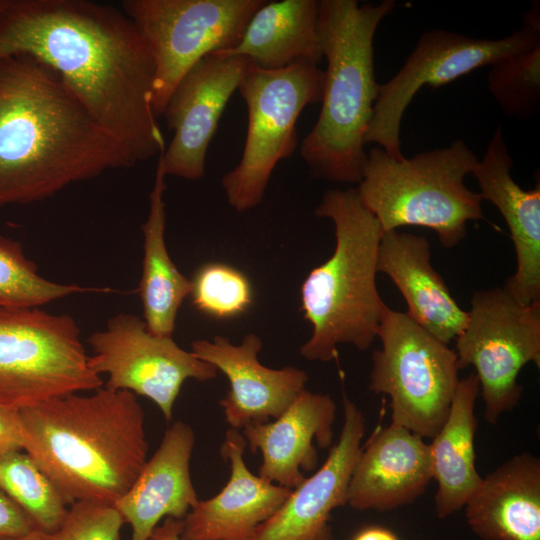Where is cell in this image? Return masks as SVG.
<instances>
[{
	"mask_svg": "<svg viewBox=\"0 0 540 540\" xmlns=\"http://www.w3.org/2000/svg\"><path fill=\"white\" fill-rule=\"evenodd\" d=\"M47 65L135 164L165 150L153 111L155 69L132 20L87 0H8L0 14V59Z\"/></svg>",
	"mask_w": 540,
	"mask_h": 540,
	"instance_id": "obj_1",
	"label": "cell"
},
{
	"mask_svg": "<svg viewBox=\"0 0 540 540\" xmlns=\"http://www.w3.org/2000/svg\"><path fill=\"white\" fill-rule=\"evenodd\" d=\"M134 165L55 71L25 55L0 59V206Z\"/></svg>",
	"mask_w": 540,
	"mask_h": 540,
	"instance_id": "obj_2",
	"label": "cell"
},
{
	"mask_svg": "<svg viewBox=\"0 0 540 540\" xmlns=\"http://www.w3.org/2000/svg\"><path fill=\"white\" fill-rule=\"evenodd\" d=\"M23 450L67 505L114 504L147 462L145 413L136 395L98 388L58 396L19 410Z\"/></svg>",
	"mask_w": 540,
	"mask_h": 540,
	"instance_id": "obj_3",
	"label": "cell"
},
{
	"mask_svg": "<svg viewBox=\"0 0 540 540\" xmlns=\"http://www.w3.org/2000/svg\"><path fill=\"white\" fill-rule=\"evenodd\" d=\"M395 7L394 0L361 5L356 0H320L319 29L327 60L322 106L300 147L315 178L350 184L362 179L367 161L364 138L380 85L374 37Z\"/></svg>",
	"mask_w": 540,
	"mask_h": 540,
	"instance_id": "obj_4",
	"label": "cell"
},
{
	"mask_svg": "<svg viewBox=\"0 0 540 540\" xmlns=\"http://www.w3.org/2000/svg\"><path fill=\"white\" fill-rule=\"evenodd\" d=\"M315 215L333 222L336 245L301 285V310L313 331L300 354L309 361L330 362L337 359L339 344L363 351L377 337L385 306L376 284L384 232L356 188L327 190Z\"/></svg>",
	"mask_w": 540,
	"mask_h": 540,
	"instance_id": "obj_5",
	"label": "cell"
},
{
	"mask_svg": "<svg viewBox=\"0 0 540 540\" xmlns=\"http://www.w3.org/2000/svg\"><path fill=\"white\" fill-rule=\"evenodd\" d=\"M478 161L461 139L402 159L375 147L367 153L356 190L383 232L421 226L434 230L440 243L452 248L465 238L469 221L484 219L480 194L464 182Z\"/></svg>",
	"mask_w": 540,
	"mask_h": 540,
	"instance_id": "obj_6",
	"label": "cell"
},
{
	"mask_svg": "<svg viewBox=\"0 0 540 540\" xmlns=\"http://www.w3.org/2000/svg\"><path fill=\"white\" fill-rule=\"evenodd\" d=\"M103 387L75 319L40 307H0V403L16 409Z\"/></svg>",
	"mask_w": 540,
	"mask_h": 540,
	"instance_id": "obj_7",
	"label": "cell"
},
{
	"mask_svg": "<svg viewBox=\"0 0 540 540\" xmlns=\"http://www.w3.org/2000/svg\"><path fill=\"white\" fill-rule=\"evenodd\" d=\"M324 70L299 63L278 70L249 67L238 91L248 111L242 157L222 178L228 203L243 212L258 206L277 163L297 148L296 123L309 104L321 102Z\"/></svg>",
	"mask_w": 540,
	"mask_h": 540,
	"instance_id": "obj_8",
	"label": "cell"
},
{
	"mask_svg": "<svg viewBox=\"0 0 540 540\" xmlns=\"http://www.w3.org/2000/svg\"><path fill=\"white\" fill-rule=\"evenodd\" d=\"M377 337L382 347L372 354L369 390L389 396L392 423L432 439L460 380L455 351L386 304Z\"/></svg>",
	"mask_w": 540,
	"mask_h": 540,
	"instance_id": "obj_9",
	"label": "cell"
},
{
	"mask_svg": "<svg viewBox=\"0 0 540 540\" xmlns=\"http://www.w3.org/2000/svg\"><path fill=\"white\" fill-rule=\"evenodd\" d=\"M265 0H126L151 54L155 76L152 106L161 117L184 74L208 54L235 47Z\"/></svg>",
	"mask_w": 540,
	"mask_h": 540,
	"instance_id": "obj_10",
	"label": "cell"
},
{
	"mask_svg": "<svg viewBox=\"0 0 540 540\" xmlns=\"http://www.w3.org/2000/svg\"><path fill=\"white\" fill-rule=\"evenodd\" d=\"M540 44L539 5L526 13L524 24L501 39L474 38L442 29L424 32L402 68L379 85L365 144L376 143L396 159L404 158L400 130L405 110L425 85L439 87L483 66Z\"/></svg>",
	"mask_w": 540,
	"mask_h": 540,
	"instance_id": "obj_11",
	"label": "cell"
},
{
	"mask_svg": "<svg viewBox=\"0 0 540 540\" xmlns=\"http://www.w3.org/2000/svg\"><path fill=\"white\" fill-rule=\"evenodd\" d=\"M459 368H475L484 419L497 424L519 403L528 363L540 367V302L523 305L502 287L475 291L468 320L455 338Z\"/></svg>",
	"mask_w": 540,
	"mask_h": 540,
	"instance_id": "obj_12",
	"label": "cell"
},
{
	"mask_svg": "<svg viewBox=\"0 0 540 540\" xmlns=\"http://www.w3.org/2000/svg\"><path fill=\"white\" fill-rule=\"evenodd\" d=\"M87 342L93 351L91 369L100 376L108 374L105 388L149 398L167 421L187 379L204 382L218 373L215 366L179 347L172 336L152 334L135 314L111 317Z\"/></svg>",
	"mask_w": 540,
	"mask_h": 540,
	"instance_id": "obj_13",
	"label": "cell"
},
{
	"mask_svg": "<svg viewBox=\"0 0 540 540\" xmlns=\"http://www.w3.org/2000/svg\"><path fill=\"white\" fill-rule=\"evenodd\" d=\"M251 62L244 56L208 54L180 79L163 115L172 139L159 156L167 175L199 180L219 120Z\"/></svg>",
	"mask_w": 540,
	"mask_h": 540,
	"instance_id": "obj_14",
	"label": "cell"
},
{
	"mask_svg": "<svg viewBox=\"0 0 540 540\" xmlns=\"http://www.w3.org/2000/svg\"><path fill=\"white\" fill-rule=\"evenodd\" d=\"M343 425L323 465L290 495L253 533L250 540H334V509L346 505L352 470L360 454L365 418L342 392Z\"/></svg>",
	"mask_w": 540,
	"mask_h": 540,
	"instance_id": "obj_15",
	"label": "cell"
},
{
	"mask_svg": "<svg viewBox=\"0 0 540 540\" xmlns=\"http://www.w3.org/2000/svg\"><path fill=\"white\" fill-rule=\"evenodd\" d=\"M261 348L262 340L254 333L245 335L240 345L224 336L191 343V352L215 366L229 381V391L220 406L233 429L277 419L305 389L308 375L304 370L264 366L258 360Z\"/></svg>",
	"mask_w": 540,
	"mask_h": 540,
	"instance_id": "obj_16",
	"label": "cell"
},
{
	"mask_svg": "<svg viewBox=\"0 0 540 540\" xmlns=\"http://www.w3.org/2000/svg\"><path fill=\"white\" fill-rule=\"evenodd\" d=\"M431 480L429 444L391 422L375 430L362 446L346 504L359 511H390L417 500Z\"/></svg>",
	"mask_w": 540,
	"mask_h": 540,
	"instance_id": "obj_17",
	"label": "cell"
},
{
	"mask_svg": "<svg viewBox=\"0 0 540 540\" xmlns=\"http://www.w3.org/2000/svg\"><path fill=\"white\" fill-rule=\"evenodd\" d=\"M513 160L498 125L472 174L482 200L491 202L506 222L517 267L502 287L523 305L540 302V182L521 188L511 176Z\"/></svg>",
	"mask_w": 540,
	"mask_h": 540,
	"instance_id": "obj_18",
	"label": "cell"
},
{
	"mask_svg": "<svg viewBox=\"0 0 540 540\" xmlns=\"http://www.w3.org/2000/svg\"><path fill=\"white\" fill-rule=\"evenodd\" d=\"M336 404L329 394L304 389L274 421L250 423L242 435L252 454H262L258 476L294 489L314 471L318 452L332 447Z\"/></svg>",
	"mask_w": 540,
	"mask_h": 540,
	"instance_id": "obj_19",
	"label": "cell"
},
{
	"mask_svg": "<svg viewBox=\"0 0 540 540\" xmlns=\"http://www.w3.org/2000/svg\"><path fill=\"white\" fill-rule=\"evenodd\" d=\"M246 440L230 428L221 445L230 476L212 498L199 501L183 519L181 540H250L290 495L292 489L254 475L244 461Z\"/></svg>",
	"mask_w": 540,
	"mask_h": 540,
	"instance_id": "obj_20",
	"label": "cell"
},
{
	"mask_svg": "<svg viewBox=\"0 0 540 540\" xmlns=\"http://www.w3.org/2000/svg\"><path fill=\"white\" fill-rule=\"evenodd\" d=\"M192 428L176 421L140 474L113 505L132 528L131 540H148L162 519L183 520L199 500L190 475Z\"/></svg>",
	"mask_w": 540,
	"mask_h": 540,
	"instance_id": "obj_21",
	"label": "cell"
},
{
	"mask_svg": "<svg viewBox=\"0 0 540 540\" xmlns=\"http://www.w3.org/2000/svg\"><path fill=\"white\" fill-rule=\"evenodd\" d=\"M430 260V244L424 236L398 230L383 233L377 271L386 274L403 295L405 313L448 345L464 329L468 311L452 297Z\"/></svg>",
	"mask_w": 540,
	"mask_h": 540,
	"instance_id": "obj_22",
	"label": "cell"
},
{
	"mask_svg": "<svg viewBox=\"0 0 540 540\" xmlns=\"http://www.w3.org/2000/svg\"><path fill=\"white\" fill-rule=\"evenodd\" d=\"M483 540H540V460L524 452L482 478L465 506Z\"/></svg>",
	"mask_w": 540,
	"mask_h": 540,
	"instance_id": "obj_23",
	"label": "cell"
},
{
	"mask_svg": "<svg viewBox=\"0 0 540 540\" xmlns=\"http://www.w3.org/2000/svg\"><path fill=\"white\" fill-rule=\"evenodd\" d=\"M320 1H266L250 19L239 43L221 56H244L252 65L278 70L299 63L318 65L323 57Z\"/></svg>",
	"mask_w": 540,
	"mask_h": 540,
	"instance_id": "obj_24",
	"label": "cell"
},
{
	"mask_svg": "<svg viewBox=\"0 0 540 540\" xmlns=\"http://www.w3.org/2000/svg\"><path fill=\"white\" fill-rule=\"evenodd\" d=\"M479 392L475 373L459 380L448 416L429 444L432 479L437 483L435 512L440 519L464 508L482 480L474 445Z\"/></svg>",
	"mask_w": 540,
	"mask_h": 540,
	"instance_id": "obj_25",
	"label": "cell"
},
{
	"mask_svg": "<svg viewBox=\"0 0 540 540\" xmlns=\"http://www.w3.org/2000/svg\"><path fill=\"white\" fill-rule=\"evenodd\" d=\"M165 178L158 157L154 184L149 195V212L142 224L144 256L138 293L148 331L159 336H172L178 311L192 291V281L178 270L167 250Z\"/></svg>",
	"mask_w": 540,
	"mask_h": 540,
	"instance_id": "obj_26",
	"label": "cell"
},
{
	"mask_svg": "<svg viewBox=\"0 0 540 540\" xmlns=\"http://www.w3.org/2000/svg\"><path fill=\"white\" fill-rule=\"evenodd\" d=\"M0 490L45 534L54 533L67 514V503L61 494L32 457L22 450L0 455Z\"/></svg>",
	"mask_w": 540,
	"mask_h": 540,
	"instance_id": "obj_27",
	"label": "cell"
},
{
	"mask_svg": "<svg viewBox=\"0 0 540 540\" xmlns=\"http://www.w3.org/2000/svg\"><path fill=\"white\" fill-rule=\"evenodd\" d=\"M110 291L46 279L18 241L0 234V307H41L75 293Z\"/></svg>",
	"mask_w": 540,
	"mask_h": 540,
	"instance_id": "obj_28",
	"label": "cell"
},
{
	"mask_svg": "<svg viewBox=\"0 0 540 540\" xmlns=\"http://www.w3.org/2000/svg\"><path fill=\"white\" fill-rule=\"evenodd\" d=\"M488 89L509 117L526 120L540 108V44L491 65Z\"/></svg>",
	"mask_w": 540,
	"mask_h": 540,
	"instance_id": "obj_29",
	"label": "cell"
},
{
	"mask_svg": "<svg viewBox=\"0 0 540 540\" xmlns=\"http://www.w3.org/2000/svg\"><path fill=\"white\" fill-rule=\"evenodd\" d=\"M192 281V303L201 313L229 319L244 313L253 301L249 279L240 270L220 262L202 265Z\"/></svg>",
	"mask_w": 540,
	"mask_h": 540,
	"instance_id": "obj_30",
	"label": "cell"
},
{
	"mask_svg": "<svg viewBox=\"0 0 540 540\" xmlns=\"http://www.w3.org/2000/svg\"><path fill=\"white\" fill-rule=\"evenodd\" d=\"M113 504L80 500L72 503L59 528L49 540H120L124 524Z\"/></svg>",
	"mask_w": 540,
	"mask_h": 540,
	"instance_id": "obj_31",
	"label": "cell"
},
{
	"mask_svg": "<svg viewBox=\"0 0 540 540\" xmlns=\"http://www.w3.org/2000/svg\"><path fill=\"white\" fill-rule=\"evenodd\" d=\"M35 529L26 513L0 490V535L18 536Z\"/></svg>",
	"mask_w": 540,
	"mask_h": 540,
	"instance_id": "obj_32",
	"label": "cell"
},
{
	"mask_svg": "<svg viewBox=\"0 0 540 540\" xmlns=\"http://www.w3.org/2000/svg\"><path fill=\"white\" fill-rule=\"evenodd\" d=\"M23 450L19 409L0 403V455Z\"/></svg>",
	"mask_w": 540,
	"mask_h": 540,
	"instance_id": "obj_33",
	"label": "cell"
},
{
	"mask_svg": "<svg viewBox=\"0 0 540 540\" xmlns=\"http://www.w3.org/2000/svg\"><path fill=\"white\" fill-rule=\"evenodd\" d=\"M183 520L167 517L151 533L148 540H181Z\"/></svg>",
	"mask_w": 540,
	"mask_h": 540,
	"instance_id": "obj_34",
	"label": "cell"
},
{
	"mask_svg": "<svg viewBox=\"0 0 540 540\" xmlns=\"http://www.w3.org/2000/svg\"><path fill=\"white\" fill-rule=\"evenodd\" d=\"M352 540H399V538L387 528L369 526L361 529Z\"/></svg>",
	"mask_w": 540,
	"mask_h": 540,
	"instance_id": "obj_35",
	"label": "cell"
},
{
	"mask_svg": "<svg viewBox=\"0 0 540 540\" xmlns=\"http://www.w3.org/2000/svg\"><path fill=\"white\" fill-rule=\"evenodd\" d=\"M0 540H49L48 534L43 533L38 529L18 536L0 535Z\"/></svg>",
	"mask_w": 540,
	"mask_h": 540,
	"instance_id": "obj_36",
	"label": "cell"
},
{
	"mask_svg": "<svg viewBox=\"0 0 540 540\" xmlns=\"http://www.w3.org/2000/svg\"><path fill=\"white\" fill-rule=\"evenodd\" d=\"M7 3H8V0H0V14L5 9Z\"/></svg>",
	"mask_w": 540,
	"mask_h": 540,
	"instance_id": "obj_37",
	"label": "cell"
}]
</instances>
